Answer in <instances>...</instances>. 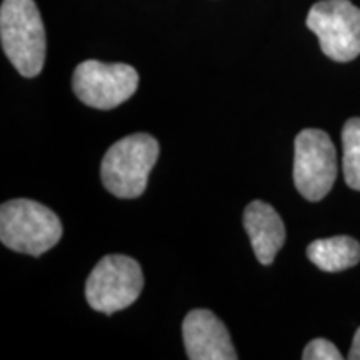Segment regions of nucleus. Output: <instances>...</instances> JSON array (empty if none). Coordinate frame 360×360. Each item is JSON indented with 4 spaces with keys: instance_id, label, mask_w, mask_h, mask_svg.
<instances>
[{
    "instance_id": "obj_7",
    "label": "nucleus",
    "mask_w": 360,
    "mask_h": 360,
    "mask_svg": "<svg viewBox=\"0 0 360 360\" xmlns=\"http://www.w3.org/2000/svg\"><path fill=\"white\" fill-rule=\"evenodd\" d=\"M72 87L85 105L110 110L134 96L139 87V74L127 64L85 60L74 70Z\"/></svg>"
},
{
    "instance_id": "obj_6",
    "label": "nucleus",
    "mask_w": 360,
    "mask_h": 360,
    "mask_svg": "<svg viewBox=\"0 0 360 360\" xmlns=\"http://www.w3.org/2000/svg\"><path fill=\"white\" fill-rule=\"evenodd\" d=\"M337 150L330 137L319 129H305L295 139L294 182L304 199L319 202L337 179Z\"/></svg>"
},
{
    "instance_id": "obj_2",
    "label": "nucleus",
    "mask_w": 360,
    "mask_h": 360,
    "mask_svg": "<svg viewBox=\"0 0 360 360\" xmlns=\"http://www.w3.org/2000/svg\"><path fill=\"white\" fill-rule=\"evenodd\" d=\"M62 222L49 207L29 199L8 200L0 209V240L20 254H45L62 238Z\"/></svg>"
},
{
    "instance_id": "obj_1",
    "label": "nucleus",
    "mask_w": 360,
    "mask_h": 360,
    "mask_svg": "<svg viewBox=\"0 0 360 360\" xmlns=\"http://www.w3.org/2000/svg\"><path fill=\"white\" fill-rule=\"evenodd\" d=\"M2 49L17 72L24 77H37L44 69L45 29L34 0H4L0 7Z\"/></svg>"
},
{
    "instance_id": "obj_4",
    "label": "nucleus",
    "mask_w": 360,
    "mask_h": 360,
    "mask_svg": "<svg viewBox=\"0 0 360 360\" xmlns=\"http://www.w3.org/2000/svg\"><path fill=\"white\" fill-rule=\"evenodd\" d=\"M143 289V276L137 260L127 255H107L94 267L85 283L90 307L114 314L132 305Z\"/></svg>"
},
{
    "instance_id": "obj_9",
    "label": "nucleus",
    "mask_w": 360,
    "mask_h": 360,
    "mask_svg": "<svg viewBox=\"0 0 360 360\" xmlns=\"http://www.w3.org/2000/svg\"><path fill=\"white\" fill-rule=\"evenodd\" d=\"M244 225L259 262L272 264L285 242V227L277 210L262 200L250 202L245 207Z\"/></svg>"
},
{
    "instance_id": "obj_11",
    "label": "nucleus",
    "mask_w": 360,
    "mask_h": 360,
    "mask_svg": "<svg viewBox=\"0 0 360 360\" xmlns=\"http://www.w3.org/2000/svg\"><path fill=\"white\" fill-rule=\"evenodd\" d=\"M342 146H344V167L345 182L350 188L360 192V117H354L345 122L342 130Z\"/></svg>"
},
{
    "instance_id": "obj_5",
    "label": "nucleus",
    "mask_w": 360,
    "mask_h": 360,
    "mask_svg": "<svg viewBox=\"0 0 360 360\" xmlns=\"http://www.w3.org/2000/svg\"><path fill=\"white\" fill-rule=\"evenodd\" d=\"M305 24L317 35L322 52L335 62L360 56V8L349 0H321L310 7Z\"/></svg>"
},
{
    "instance_id": "obj_10",
    "label": "nucleus",
    "mask_w": 360,
    "mask_h": 360,
    "mask_svg": "<svg viewBox=\"0 0 360 360\" xmlns=\"http://www.w3.org/2000/svg\"><path fill=\"white\" fill-rule=\"evenodd\" d=\"M307 257L323 272H342L360 262V244L349 236L319 238L307 247Z\"/></svg>"
},
{
    "instance_id": "obj_13",
    "label": "nucleus",
    "mask_w": 360,
    "mask_h": 360,
    "mask_svg": "<svg viewBox=\"0 0 360 360\" xmlns=\"http://www.w3.org/2000/svg\"><path fill=\"white\" fill-rule=\"evenodd\" d=\"M349 359L350 360H360V327L354 335V342H352V347H350Z\"/></svg>"
},
{
    "instance_id": "obj_3",
    "label": "nucleus",
    "mask_w": 360,
    "mask_h": 360,
    "mask_svg": "<svg viewBox=\"0 0 360 360\" xmlns=\"http://www.w3.org/2000/svg\"><path fill=\"white\" fill-rule=\"evenodd\" d=\"M159 159V142L148 134H134L115 142L103 155V187L119 199L141 197L150 170Z\"/></svg>"
},
{
    "instance_id": "obj_12",
    "label": "nucleus",
    "mask_w": 360,
    "mask_h": 360,
    "mask_svg": "<svg viewBox=\"0 0 360 360\" xmlns=\"http://www.w3.org/2000/svg\"><path fill=\"white\" fill-rule=\"evenodd\" d=\"M304 360H342L339 349L326 339H314L307 344L302 354Z\"/></svg>"
},
{
    "instance_id": "obj_8",
    "label": "nucleus",
    "mask_w": 360,
    "mask_h": 360,
    "mask_svg": "<svg viewBox=\"0 0 360 360\" xmlns=\"http://www.w3.org/2000/svg\"><path fill=\"white\" fill-rule=\"evenodd\" d=\"M184 345L191 360H236L227 327L214 312L195 309L187 314L182 326Z\"/></svg>"
}]
</instances>
